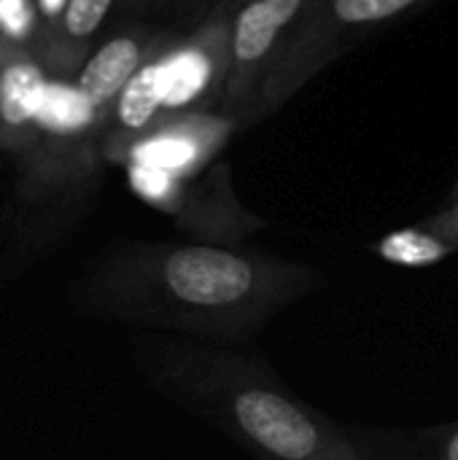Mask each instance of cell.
I'll list each match as a JSON object with an SVG mask.
<instances>
[{
  "mask_svg": "<svg viewBox=\"0 0 458 460\" xmlns=\"http://www.w3.org/2000/svg\"><path fill=\"white\" fill-rule=\"evenodd\" d=\"M316 283L305 264L238 245L130 243L103 256L78 294L105 318L240 342Z\"/></svg>",
  "mask_w": 458,
  "mask_h": 460,
  "instance_id": "6da1fadb",
  "label": "cell"
},
{
  "mask_svg": "<svg viewBox=\"0 0 458 460\" xmlns=\"http://www.w3.org/2000/svg\"><path fill=\"white\" fill-rule=\"evenodd\" d=\"M154 372L259 460H359L327 418L300 404L259 361L213 345L154 348Z\"/></svg>",
  "mask_w": 458,
  "mask_h": 460,
  "instance_id": "7a4b0ae2",
  "label": "cell"
},
{
  "mask_svg": "<svg viewBox=\"0 0 458 460\" xmlns=\"http://www.w3.org/2000/svg\"><path fill=\"white\" fill-rule=\"evenodd\" d=\"M154 40L140 30L119 32L97 43L73 78H49L35 143L19 162V199L27 208L67 205L94 183L111 111Z\"/></svg>",
  "mask_w": 458,
  "mask_h": 460,
  "instance_id": "3957f363",
  "label": "cell"
},
{
  "mask_svg": "<svg viewBox=\"0 0 458 460\" xmlns=\"http://www.w3.org/2000/svg\"><path fill=\"white\" fill-rule=\"evenodd\" d=\"M229 22L232 13L213 5L189 35H157L111 111L103 135L105 164H121L130 143L167 116L219 111L229 62Z\"/></svg>",
  "mask_w": 458,
  "mask_h": 460,
  "instance_id": "277c9868",
  "label": "cell"
},
{
  "mask_svg": "<svg viewBox=\"0 0 458 460\" xmlns=\"http://www.w3.org/2000/svg\"><path fill=\"white\" fill-rule=\"evenodd\" d=\"M427 3L432 0H316L259 86L246 116V127L283 108L305 84H310L327 65H332L375 27L389 24Z\"/></svg>",
  "mask_w": 458,
  "mask_h": 460,
  "instance_id": "5b68a950",
  "label": "cell"
},
{
  "mask_svg": "<svg viewBox=\"0 0 458 460\" xmlns=\"http://www.w3.org/2000/svg\"><path fill=\"white\" fill-rule=\"evenodd\" d=\"M127 178L138 197L175 218L197 243L238 245L265 226V218L251 213L235 194L227 162H213L189 181H167L140 170H127Z\"/></svg>",
  "mask_w": 458,
  "mask_h": 460,
  "instance_id": "8992f818",
  "label": "cell"
},
{
  "mask_svg": "<svg viewBox=\"0 0 458 460\" xmlns=\"http://www.w3.org/2000/svg\"><path fill=\"white\" fill-rule=\"evenodd\" d=\"M316 0H246L232 11L229 62L219 111L246 127V116L294 27Z\"/></svg>",
  "mask_w": 458,
  "mask_h": 460,
  "instance_id": "52a82bcc",
  "label": "cell"
},
{
  "mask_svg": "<svg viewBox=\"0 0 458 460\" xmlns=\"http://www.w3.org/2000/svg\"><path fill=\"white\" fill-rule=\"evenodd\" d=\"M238 129H243V124L224 111L167 116L130 143L119 167L167 181H189L219 162L221 148Z\"/></svg>",
  "mask_w": 458,
  "mask_h": 460,
  "instance_id": "ba28073f",
  "label": "cell"
},
{
  "mask_svg": "<svg viewBox=\"0 0 458 460\" xmlns=\"http://www.w3.org/2000/svg\"><path fill=\"white\" fill-rule=\"evenodd\" d=\"M49 75L22 38L0 32V151L16 164L30 154L38 132Z\"/></svg>",
  "mask_w": 458,
  "mask_h": 460,
  "instance_id": "9c48e42d",
  "label": "cell"
},
{
  "mask_svg": "<svg viewBox=\"0 0 458 460\" xmlns=\"http://www.w3.org/2000/svg\"><path fill=\"white\" fill-rule=\"evenodd\" d=\"M119 0H65L57 19L30 38V51L49 78H73L97 49L100 30Z\"/></svg>",
  "mask_w": 458,
  "mask_h": 460,
  "instance_id": "30bf717a",
  "label": "cell"
},
{
  "mask_svg": "<svg viewBox=\"0 0 458 460\" xmlns=\"http://www.w3.org/2000/svg\"><path fill=\"white\" fill-rule=\"evenodd\" d=\"M373 251L394 267L424 270V267H435L451 259L454 253H458V245L421 221V224L389 232L386 237L373 243Z\"/></svg>",
  "mask_w": 458,
  "mask_h": 460,
  "instance_id": "8fae6325",
  "label": "cell"
},
{
  "mask_svg": "<svg viewBox=\"0 0 458 460\" xmlns=\"http://www.w3.org/2000/svg\"><path fill=\"white\" fill-rule=\"evenodd\" d=\"M424 224H427L429 229H435L437 234L448 237L451 243H456L458 245V175H456V183H454V191H451L448 205H445L443 210H437L435 216H429Z\"/></svg>",
  "mask_w": 458,
  "mask_h": 460,
  "instance_id": "7c38bea8",
  "label": "cell"
},
{
  "mask_svg": "<svg viewBox=\"0 0 458 460\" xmlns=\"http://www.w3.org/2000/svg\"><path fill=\"white\" fill-rule=\"evenodd\" d=\"M62 5H65V0H32V13H35V30H32V35H38V32H43L54 19H57V13L62 11ZM30 35V38H32Z\"/></svg>",
  "mask_w": 458,
  "mask_h": 460,
  "instance_id": "4fadbf2b",
  "label": "cell"
},
{
  "mask_svg": "<svg viewBox=\"0 0 458 460\" xmlns=\"http://www.w3.org/2000/svg\"><path fill=\"white\" fill-rule=\"evenodd\" d=\"M432 460H458V426L448 429L443 434V439L437 442V450H435Z\"/></svg>",
  "mask_w": 458,
  "mask_h": 460,
  "instance_id": "5bb4252c",
  "label": "cell"
},
{
  "mask_svg": "<svg viewBox=\"0 0 458 460\" xmlns=\"http://www.w3.org/2000/svg\"><path fill=\"white\" fill-rule=\"evenodd\" d=\"M240 3H246V0H216L213 5H219V8H227V11L232 13V11H235V8H238Z\"/></svg>",
  "mask_w": 458,
  "mask_h": 460,
  "instance_id": "9a60e30c",
  "label": "cell"
},
{
  "mask_svg": "<svg viewBox=\"0 0 458 460\" xmlns=\"http://www.w3.org/2000/svg\"><path fill=\"white\" fill-rule=\"evenodd\" d=\"M119 3H124V5H140V3H146V0H119Z\"/></svg>",
  "mask_w": 458,
  "mask_h": 460,
  "instance_id": "2e32d148",
  "label": "cell"
}]
</instances>
